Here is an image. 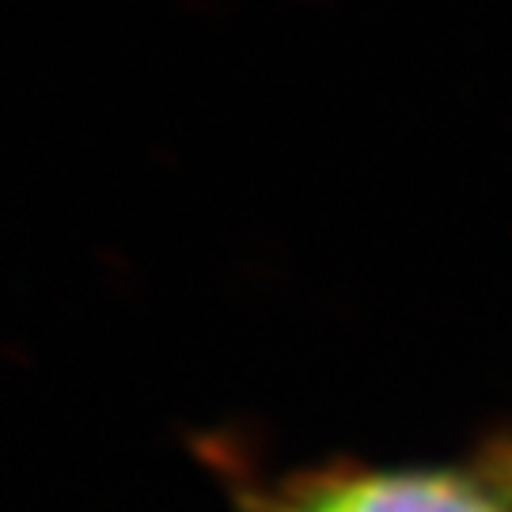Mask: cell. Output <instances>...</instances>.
I'll return each instance as SVG.
<instances>
[{
  "mask_svg": "<svg viewBox=\"0 0 512 512\" xmlns=\"http://www.w3.org/2000/svg\"><path fill=\"white\" fill-rule=\"evenodd\" d=\"M300 512H512V437L459 459L289 475Z\"/></svg>",
  "mask_w": 512,
  "mask_h": 512,
  "instance_id": "cell-1",
  "label": "cell"
},
{
  "mask_svg": "<svg viewBox=\"0 0 512 512\" xmlns=\"http://www.w3.org/2000/svg\"><path fill=\"white\" fill-rule=\"evenodd\" d=\"M236 512H300L293 494V482H277V486H258L251 478L236 475Z\"/></svg>",
  "mask_w": 512,
  "mask_h": 512,
  "instance_id": "cell-2",
  "label": "cell"
}]
</instances>
